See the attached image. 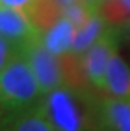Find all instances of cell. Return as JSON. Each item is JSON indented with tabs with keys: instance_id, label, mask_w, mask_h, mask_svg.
Masks as SVG:
<instances>
[{
	"instance_id": "10",
	"label": "cell",
	"mask_w": 130,
	"mask_h": 131,
	"mask_svg": "<svg viewBox=\"0 0 130 131\" xmlns=\"http://www.w3.org/2000/svg\"><path fill=\"white\" fill-rule=\"evenodd\" d=\"M108 25L110 24L107 22V19L99 11L88 24L77 28V35H75V39H74V44H72V48H71L69 55H74V56L80 58L97 39L102 36V33L107 30Z\"/></svg>"
},
{
	"instance_id": "5",
	"label": "cell",
	"mask_w": 130,
	"mask_h": 131,
	"mask_svg": "<svg viewBox=\"0 0 130 131\" xmlns=\"http://www.w3.org/2000/svg\"><path fill=\"white\" fill-rule=\"evenodd\" d=\"M91 109L96 131H130V102L94 91Z\"/></svg>"
},
{
	"instance_id": "17",
	"label": "cell",
	"mask_w": 130,
	"mask_h": 131,
	"mask_svg": "<svg viewBox=\"0 0 130 131\" xmlns=\"http://www.w3.org/2000/svg\"><path fill=\"white\" fill-rule=\"evenodd\" d=\"M104 2H105V0H104Z\"/></svg>"
},
{
	"instance_id": "14",
	"label": "cell",
	"mask_w": 130,
	"mask_h": 131,
	"mask_svg": "<svg viewBox=\"0 0 130 131\" xmlns=\"http://www.w3.org/2000/svg\"><path fill=\"white\" fill-rule=\"evenodd\" d=\"M39 2H42V0H0V6L14 8V9H21L24 13H28L31 8H35Z\"/></svg>"
},
{
	"instance_id": "8",
	"label": "cell",
	"mask_w": 130,
	"mask_h": 131,
	"mask_svg": "<svg viewBox=\"0 0 130 131\" xmlns=\"http://www.w3.org/2000/svg\"><path fill=\"white\" fill-rule=\"evenodd\" d=\"M75 35H77V27L61 16L50 28L42 33V44L53 55L64 56L71 53Z\"/></svg>"
},
{
	"instance_id": "12",
	"label": "cell",
	"mask_w": 130,
	"mask_h": 131,
	"mask_svg": "<svg viewBox=\"0 0 130 131\" xmlns=\"http://www.w3.org/2000/svg\"><path fill=\"white\" fill-rule=\"evenodd\" d=\"M99 11H100V6H94V5H88V3H82V2H75V3H69V5L63 6V17H66L77 28H80V27H83L85 24H88Z\"/></svg>"
},
{
	"instance_id": "11",
	"label": "cell",
	"mask_w": 130,
	"mask_h": 131,
	"mask_svg": "<svg viewBox=\"0 0 130 131\" xmlns=\"http://www.w3.org/2000/svg\"><path fill=\"white\" fill-rule=\"evenodd\" d=\"M100 14L110 25H125L130 22V0H105L100 5Z\"/></svg>"
},
{
	"instance_id": "4",
	"label": "cell",
	"mask_w": 130,
	"mask_h": 131,
	"mask_svg": "<svg viewBox=\"0 0 130 131\" xmlns=\"http://www.w3.org/2000/svg\"><path fill=\"white\" fill-rule=\"evenodd\" d=\"M124 39V31L121 25H108L102 36L97 39L88 50L80 56L83 73L89 86L102 92L105 91V73L111 56L119 52V45Z\"/></svg>"
},
{
	"instance_id": "2",
	"label": "cell",
	"mask_w": 130,
	"mask_h": 131,
	"mask_svg": "<svg viewBox=\"0 0 130 131\" xmlns=\"http://www.w3.org/2000/svg\"><path fill=\"white\" fill-rule=\"evenodd\" d=\"M41 92L28 64L19 55L0 72V125L10 117L35 108Z\"/></svg>"
},
{
	"instance_id": "15",
	"label": "cell",
	"mask_w": 130,
	"mask_h": 131,
	"mask_svg": "<svg viewBox=\"0 0 130 131\" xmlns=\"http://www.w3.org/2000/svg\"><path fill=\"white\" fill-rule=\"evenodd\" d=\"M60 5H69V3H75V2H82V3H88V5H94V6H100L104 0H58Z\"/></svg>"
},
{
	"instance_id": "9",
	"label": "cell",
	"mask_w": 130,
	"mask_h": 131,
	"mask_svg": "<svg viewBox=\"0 0 130 131\" xmlns=\"http://www.w3.org/2000/svg\"><path fill=\"white\" fill-rule=\"evenodd\" d=\"M0 131H55L38 105L10 117L0 125Z\"/></svg>"
},
{
	"instance_id": "1",
	"label": "cell",
	"mask_w": 130,
	"mask_h": 131,
	"mask_svg": "<svg viewBox=\"0 0 130 131\" xmlns=\"http://www.w3.org/2000/svg\"><path fill=\"white\" fill-rule=\"evenodd\" d=\"M94 89L78 91L61 86L41 97L38 108L55 131H96L91 109Z\"/></svg>"
},
{
	"instance_id": "6",
	"label": "cell",
	"mask_w": 130,
	"mask_h": 131,
	"mask_svg": "<svg viewBox=\"0 0 130 131\" xmlns=\"http://www.w3.org/2000/svg\"><path fill=\"white\" fill-rule=\"evenodd\" d=\"M41 35L42 33L31 22L27 13L0 6V36L10 41L13 45L21 48Z\"/></svg>"
},
{
	"instance_id": "13",
	"label": "cell",
	"mask_w": 130,
	"mask_h": 131,
	"mask_svg": "<svg viewBox=\"0 0 130 131\" xmlns=\"http://www.w3.org/2000/svg\"><path fill=\"white\" fill-rule=\"evenodd\" d=\"M19 56V48L0 36V72Z\"/></svg>"
},
{
	"instance_id": "7",
	"label": "cell",
	"mask_w": 130,
	"mask_h": 131,
	"mask_svg": "<svg viewBox=\"0 0 130 131\" xmlns=\"http://www.w3.org/2000/svg\"><path fill=\"white\" fill-rule=\"evenodd\" d=\"M104 94L130 102V66L118 53L111 56L105 73Z\"/></svg>"
},
{
	"instance_id": "3",
	"label": "cell",
	"mask_w": 130,
	"mask_h": 131,
	"mask_svg": "<svg viewBox=\"0 0 130 131\" xmlns=\"http://www.w3.org/2000/svg\"><path fill=\"white\" fill-rule=\"evenodd\" d=\"M19 55L28 64L41 92V97L52 92L53 89L66 86L63 58L47 50L42 44V35L22 45L19 48Z\"/></svg>"
},
{
	"instance_id": "16",
	"label": "cell",
	"mask_w": 130,
	"mask_h": 131,
	"mask_svg": "<svg viewBox=\"0 0 130 131\" xmlns=\"http://www.w3.org/2000/svg\"><path fill=\"white\" fill-rule=\"evenodd\" d=\"M122 27V31H124V39H127L130 42V22H127L125 25H121Z\"/></svg>"
}]
</instances>
